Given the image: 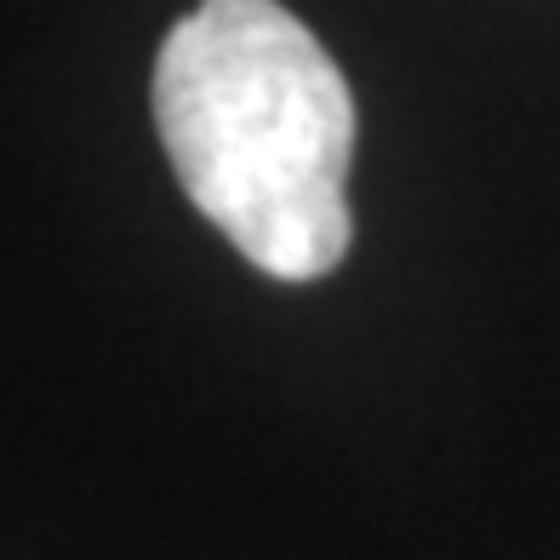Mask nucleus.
Segmentation results:
<instances>
[{
  "label": "nucleus",
  "instance_id": "1",
  "mask_svg": "<svg viewBox=\"0 0 560 560\" xmlns=\"http://www.w3.org/2000/svg\"><path fill=\"white\" fill-rule=\"evenodd\" d=\"M155 132L184 195L275 280L343 264L354 97L280 0H200L155 58Z\"/></svg>",
  "mask_w": 560,
  "mask_h": 560
}]
</instances>
